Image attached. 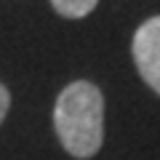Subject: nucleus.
<instances>
[{
    "mask_svg": "<svg viewBox=\"0 0 160 160\" xmlns=\"http://www.w3.org/2000/svg\"><path fill=\"white\" fill-rule=\"evenodd\" d=\"M53 131L64 152L91 160L104 144V96L91 80H75L62 88L53 104Z\"/></svg>",
    "mask_w": 160,
    "mask_h": 160,
    "instance_id": "f257e3e1",
    "label": "nucleus"
},
{
    "mask_svg": "<svg viewBox=\"0 0 160 160\" xmlns=\"http://www.w3.org/2000/svg\"><path fill=\"white\" fill-rule=\"evenodd\" d=\"M131 56L142 80L160 96V16L139 24L131 40Z\"/></svg>",
    "mask_w": 160,
    "mask_h": 160,
    "instance_id": "f03ea898",
    "label": "nucleus"
},
{
    "mask_svg": "<svg viewBox=\"0 0 160 160\" xmlns=\"http://www.w3.org/2000/svg\"><path fill=\"white\" fill-rule=\"evenodd\" d=\"M99 0H51L53 11L64 19H83L96 8Z\"/></svg>",
    "mask_w": 160,
    "mask_h": 160,
    "instance_id": "7ed1b4c3",
    "label": "nucleus"
},
{
    "mask_svg": "<svg viewBox=\"0 0 160 160\" xmlns=\"http://www.w3.org/2000/svg\"><path fill=\"white\" fill-rule=\"evenodd\" d=\"M8 109H11V91L0 83V126H3V120H6Z\"/></svg>",
    "mask_w": 160,
    "mask_h": 160,
    "instance_id": "20e7f679",
    "label": "nucleus"
}]
</instances>
